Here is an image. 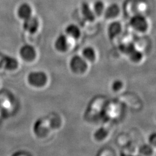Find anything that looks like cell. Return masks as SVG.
<instances>
[{"mask_svg": "<svg viewBox=\"0 0 156 156\" xmlns=\"http://www.w3.org/2000/svg\"><path fill=\"white\" fill-rule=\"evenodd\" d=\"M120 50L121 51L127 55H129L133 50L135 49V45L131 42H126L124 43L120 46Z\"/></svg>", "mask_w": 156, "mask_h": 156, "instance_id": "21", "label": "cell"}, {"mask_svg": "<svg viewBox=\"0 0 156 156\" xmlns=\"http://www.w3.org/2000/svg\"><path fill=\"white\" fill-rule=\"evenodd\" d=\"M28 82L31 86L41 87L45 86L48 81V76L43 71H33L28 74Z\"/></svg>", "mask_w": 156, "mask_h": 156, "instance_id": "2", "label": "cell"}, {"mask_svg": "<svg viewBox=\"0 0 156 156\" xmlns=\"http://www.w3.org/2000/svg\"><path fill=\"white\" fill-rule=\"evenodd\" d=\"M82 15L84 19L87 22H93L95 18L94 13L93 11L92 8L87 2H83L80 8Z\"/></svg>", "mask_w": 156, "mask_h": 156, "instance_id": "7", "label": "cell"}, {"mask_svg": "<svg viewBox=\"0 0 156 156\" xmlns=\"http://www.w3.org/2000/svg\"><path fill=\"white\" fill-rule=\"evenodd\" d=\"M51 131L48 119H40L35 123L34 133L39 140H45L49 138Z\"/></svg>", "mask_w": 156, "mask_h": 156, "instance_id": "1", "label": "cell"}, {"mask_svg": "<svg viewBox=\"0 0 156 156\" xmlns=\"http://www.w3.org/2000/svg\"><path fill=\"white\" fill-rule=\"evenodd\" d=\"M139 153L142 156H154L156 153V148L149 144L142 145L140 147Z\"/></svg>", "mask_w": 156, "mask_h": 156, "instance_id": "17", "label": "cell"}, {"mask_svg": "<svg viewBox=\"0 0 156 156\" xmlns=\"http://www.w3.org/2000/svg\"><path fill=\"white\" fill-rule=\"evenodd\" d=\"M20 55L24 60L31 62L36 57V51L33 46L24 45L20 49Z\"/></svg>", "mask_w": 156, "mask_h": 156, "instance_id": "5", "label": "cell"}, {"mask_svg": "<svg viewBox=\"0 0 156 156\" xmlns=\"http://www.w3.org/2000/svg\"><path fill=\"white\" fill-rule=\"evenodd\" d=\"M55 46L56 49L61 52H64L68 50L69 42L67 36L64 34L58 35L55 41Z\"/></svg>", "mask_w": 156, "mask_h": 156, "instance_id": "9", "label": "cell"}, {"mask_svg": "<svg viewBox=\"0 0 156 156\" xmlns=\"http://www.w3.org/2000/svg\"><path fill=\"white\" fill-rule=\"evenodd\" d=\"M140 147L138 145L131 140L128 144L123 147V153L129 156H136L139 153Z\"/></svg>", "mask_w": 156, "mask_h": 156, "instance_id": "12", "label": "cell"}, {"mask_svg": "<svg viewBox=\"0 0 156 156\" xmlns=\"http://www.w3.org/2000/svg\"><path fill=\"white\" fill-rule=\"evenodd\" d=\"M67 35L74 39H78L80 36V30L78 26L75 24H69L66 29Z\"/></svg>", "mask_w": 156, "mask_h": 156, "instance_id": "15", "label": "cell"}, {"mask_svg": "<svg viewBox=\"0 0 156 156\" xmlns=\"http://www.w3.org/2000/svg\"><path fill=\"white\" fill-rule=\"evenodd\" d=\"M69 67L73 73L80 74L84 73L87 69V63L82 56H73L69 62Z\"/></svg>", "mask_w": 156, "mask_h": 156, "instance_id": "3", "label": "cell"}, {"mask_svg": "<svg viewBox=\"0 0 156 156\" xmlns=\"http://www.w3.org/2000/svg\"><path fill=\"white\" fill-rule=\"evenodd\" d=\"M109 135V131L105 127H102L97 130L94 136L96 141L102 142L106 140Z\"/></svg>", "mask_w": 156, "mask_h": 156, "instance_id": "14", "label": "cell"}, {"mask_svg": "<svg viewBox=\"0 0 156 156\" xmlns=\"http://www.w3.org/2000/svg\"><path fill=\"white\" fill-rule=\"evenodd\" d=\"M23 28L30 33H35L39 27V22L35 17L31 16L23 20Z\"/></svg>", "mask_w": 156, "mask_h": 156, "instance_id": "6", "label": "cell"}, {"mask_svg": "<svg viewBox=\"0 0 156 156\" xmlns=\"http://www.w3.org/2000/svg\"><path fill=\"white\" fill-rule=\"evenodd\" d=\"M122 31V25L120 23L114 21L109 24L108 28V34L111 38H113L119 35Z\"/></svg>", "mask_w": 156, "mask_h": 156, "instance_id": "11", "label": "cell"}, {"mask_svg": "<svg viewBox=\"0 0 156 156\" xmlns=\"http://www.w3.org/2000/svg\"><path fill=\"white\" fill-rule=\"evenodd\" d=\"M48 121L49 122L50 127L52 130L58 129L60 127L62 124V120L60 118L57 116H54L50 117L49 119H48Z\"/></svg>", "mask_w": 156, "mask_h": 156, "instance_id": "19", "label": "cell"}, {"mask_svg": "<svg viewBox=\"0 0 156 156\" xmlns=\"http://www.w3.org/2000/svg\"><path fill=\"white\" fill-rule=\"evenodd\" d=\"M32 8L28 3L24 2L17 9L18 16L23 20H25L32 16Z\"/></svg>", "mask_w": 156, "mask_h": 156, "instance_id": "10", "label": "cell"}, {"mask_svg": "<svg viewBox=\"0 0 156 156\" xmlns=\"http://www.w3.org/2000/svg\"><path fill=\"white\" fill-rule=\"evenodd\" d=\"M105 7L106 6L105 5L104 2L102 0L95 1L92 7L95 16H100L104 14Z\"/></svg>", "mask_w": 156, "mask_h": 156, "instance_id": "16", "label": "cell"}, {"mask_svg": "<svg viewBox=\"0 0 156 156\" xmlns=\"http://www.w3.org/2000/svg\"><path fill=\"white\" fill-rule=\"evenodd\" d=\"M4 67L7 69L13 70L18 66V62L16 59L11 56H4L2 59Z\"/></svg>", "mask_w": 156, "mask_h": 156, "instance_id": "13", "label": "cell"}, {"mask_svg": "<svg viewBox=\"0 0 156 156\" xmlns=\"http://www.w3.org/2000/svg\"><path fill=\"white\" fill-rule=\"evenodd\" d=\"M130 25L134 30L144 32L148 28V23L144 16L138 14L135 15L130 19Z\"/></svg>", "mask_w": 156, "mask_h": 156, "instance_id": "4", "label": "cell"}, {"mask_svg": "<svg viewBox=\"0 0 156 156\" xmlns=\"http://www.w3.org/2000/svg\"><path fill=\"white\" fill-rule=\"evenodd\" d=\"M123 87V82L120 80H116L112 84V89L115 91H117L121 89Z\"/></svg>", "mask_w": 156, "mask_h": 156, "instance_id": "22", "label": "cell"}, {"mask_svg": "<svg viewBox=\"0 0 156 156\" xmlns=\"http://www.w3.org/2000/svg\"><path fill=\"white\" fill-rule=\"evenodd\" d=\"M129 156V155H127V154H124V153H122V156Z\"/></svg>", "mask_w": 156, "mask_h": 156, "instance_id": "26", "label": "cell"}, {"mask_svg": "<svg viewBox=\"0 0 156 156\" xmlns=\"http://www.w3.org/2000/svg\"><path fill=\"white\" fill-rule=\"evenodd\" d=\"M149 145L152 146L153 147L156 148V134H154L153 135H151L150 140H149Z\"/></svg>", "mask_w": 156, "mask_h": 156, "instance_id": "24", "label": "cell"}, {"mask_svg": "<svg viewBox=\"0 0 156 156\" xmlns=\"http://www.w3.org/2000/svg\"><path fill=\"white\" fill-rule=\"evenodd\" d=\"M120 12V6L116 3H112L105 7L104 15L108 19H114L119 15Z\"/></svg>", "mask_w": 156, "mask_h": 156, "instance_id": "8", "label": "cell"}, {"mask_svg": "<svg viewBox=\"0 0 156 156\" xmlns=\"http://www.w3.org/2000/svg\"><path fill=\"white\" fill-rule=\"evenodd\" d=\"M83 57L90 62L94 61L96 57L94 49L92 47H86L82 51Z\"/></svg>", "mask_w": 156, "mask_h": 156, "instance_id": "18", "label": "cell"}, {"mask_svg": "<svg viewBox=\"0 0 156 156\" xmlns=\"http://www.w3.org/2000/svg\"><path fill=\"white\" fill-rule=\"evenodd\" d=\"M12 156H30L27 153L24 151H17L15 153H13Z\"/></svg>", "mask_w": 156, "mask_h": 156, "instance_id": "25", "label": "cell"}, {"mask_svg": "<svg viewBox=\"0 0 156 156\" xmlns=\"http://www.w3.org/2000/svg\"><path fill=\"white\" fill-rule=\"evenodd\" d=\"M130 59L133 62H139L143 57V55L140 50L136 49L133 50L129 55Z\"/></svg>", "mask_w": 156, "mask_h": 156, "instance_id": "20", "label": "cell"}, {"mask_svg": "<svg viewBox=\"0 0 156 156\" xmlns=\"http://www.w3.org/2000/svg\"><path fill=\"white\" fill-rule=\"evenodd\" d=\"M97 156H115V154L110 149H104L100 151Z\"/></svg>", "mask_w": 156, "mask_h": 156, "instance_id": "23", "label": "cell"}]
</instances>
